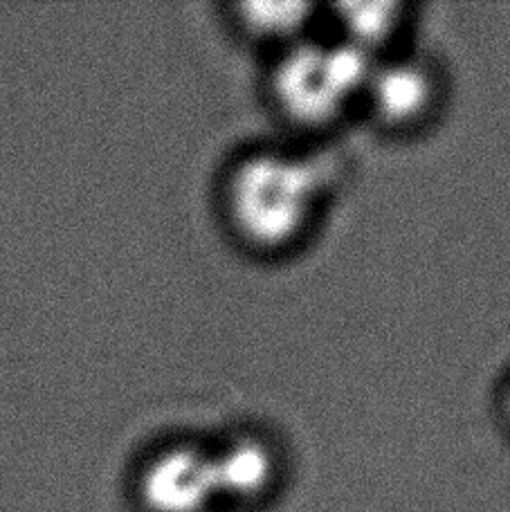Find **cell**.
Listing matches in <instances>:
<instances>
[{
  "label": "cell",
  "mask_w": 510,
  "mask_h": 512,
  "mask_svg": "<svg viewBox=\"0 0 510 512\" xmlns=\"http://www.w3.org/2000/svg\"><path fill=\"white\" fill-rule=\"evenodd\" d=\"M324 9L308 3H241L232 7V23L254 45L281 54L317 32Z\"/></svg>",
  "instance_id": "cell-7"
},
{
  "label": "cell",
  "mask_w": 510,
  "mask_h": 512,
  "mask_svg": "<svg viewBox=\"0 0 510 512\" xmlns=\"http://www.w3.org/2000/svg\"><path fill=\"white\" fill-rule=\"evenodd\" d=\"M138 495L149 512H209L218 504L209 450L191 441L158 447L138 472Z\"/></svg>",
  "instance_id": "cell-4"
},
{
  "label": "cell",
  "mask_w": 510,
  "mask_h": 512,
  "mask_svg": "<svg viewBox=\"0 0 510 512\" xmlns=\"http://www.w3.org/2000/svg\"><path fill=\"white\" fill-rule=\"evenodd\" d=\"M218 501L257 504L277 486L281 452L266 434L236 432L209 450Z\"/></svg>",
  "instance_id": "cell-5"
},
{
  "label": "cell",
  "mask_w": 510,
  "mask_h": 512,
  "mask_svg": "<svg viewBox=\"0 0 510 512\" xmlns=\"http://www.w3.org/2000/svg\"><path fill=\"white\" fill-rule=\"evenodd\" d=\"M373 61L329 34H315L272 63L268 93L288 124L322 131L360 106Z\"/></svg>",
  "instance_id": "cell-2"
},
{
  "label": "cell",
  "mask_w": 510,
  "mask_h": 512,
  "mask_svg": "<svg viewBox=\"0 0 510 512\" xmlns=\"http://www.w3.org/2000/svg\"><path fill=\"white\" fill-rule=\"evenodd\" d=\"M502 409H504V418L508 420V425H510V384H508V389H506V393H504Z\"/></svg>",
  "instance_id": "cell-8"
},
{
  "label": "cell",
  "mask_w": 510,
  "mask_h": 512,
  "mask_svg": "<svg viewBox=\"0 0 510 512\" xmlns=\"http://www.w3.org/2000/svg\"><path fill=\"white\" fill-rule=\"evenodd\" d=\"M445 81L430 59L396 52L373 61L360 108L380 131L412 135L441 111Z\"/></svg>",
  "instance_id": "cell-3"
},
{
  "label": "cell",
  "mask_w": 510,
  "mask_h": 512,
  "mask_svg": "<svg viewBox=\"0 0 510 512\" xmlns=\"http://www.w3.org/2000/svg\"><path fill=\"white\" fill-rule=\"evenodd\" d=\"M221 207L234 239L257 254H288L313 232L322 182L302 155L259 149L236 160L223 180Z\"/></svg>",
  "instance_id": "cell-1"
},
{
  "label": "cell",
  "mask_w": 510,
  "mask_h": 512,
  "mask_svg": "<svg viewBox=\"0 0 510 512\" xmlns=\"http://www.w3.org/2000/svg\"><path fill=\"white\" fill-rule=\"evenodd\" d=\"M412 7L391 0L371 3H340L324 9V34L344 43L369 61H380L400 52L398 41L405 34Z\"/></svg>",
  "instance_id": "cell-6"
}]
</instances>
